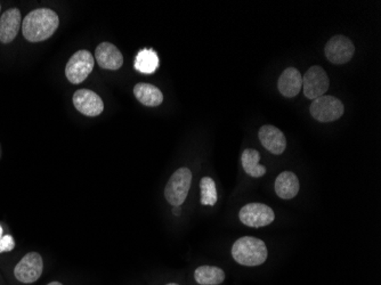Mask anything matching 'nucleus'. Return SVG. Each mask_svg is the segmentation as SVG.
<instances>
[{
  "mask_svg": "<svg viewBox=\"0 0 381 285\" xmlns=\"http://www.w3.org/2000/svg\"><path fill=\"white\" fill-rule=\"evenodd\" d=\"M60 19L54 10L38 8L28 14L22 23V32L28 41L40 43L55 34Z\"/></svg>",
  "mask_w": 381,
  "mask_h": 285,
  "instance_id": "nucleus-1",
  "label": "nucleus"
},
{
  "mask_svg": "<svg viewBox=\"0 0 381 285\" xmlns=\"http://www.w3.org/2000/svg\"><path fill=\"white\" fill-rule=\"evenodd\" d=\"M232 255L233 259L240 265L255 267L266 262L269 252L262 240L245 236L233 244Z\"/></svg>",
  "mask_w": 381,
  "mask_h": 285,
  "instance_id": "nucleus-2",
  "label": "nucleus"
},
{
  "mask_svg": "<svg viewBox=\"0 0 381 285\" xmlns=\"http://www.w3.org/2000/svg\"><path fill=\"white\" fill-rule=\"evenodd\" d=\"M192 182V173L187 168H181L170 177L165 189L167 201L173 207H181L185 202Z\"/></svg>",
  "mask_w": 381,
  "mask_h": 285,
  "instance_id": "nucleus-3",
  "label": "nucleus"
},
{
  "mask_svg": "<svg viewBox=\"0 0 381 285\" xmlns=\"http://www.w3.org/2000/svg\"><path fill=\"white\" fill-rule=\"evenodd\" d=\"M309 111L313 118L320 123H332L342 118L345 107L337 97L323 95L313 101Z\"/></svg>",
  "mask_w": 381,
  "mask_h": 285,
  "instance_id": "nucleus-4",
  "label": "nucleus"
},
{
  "mask_svg": "<svg viewBox=\"0 0 381 285\" xmlns=\"http://www.w3.org/2000/svg\"><path fill=\"white\" fill-rule=\"evenodd\" d=\"M94 59L88 50H79L73 54L65 67V74L70 83L78 85L87 79L94 69Z\"/></svg>",
  "mask_w": 381,
  "mask_h": 285,
  "instance_id": "nucleus-5",
  "label": "nucleus"
},
{
  "mask_svg": "<svg viewBox=\"0 0 381 285\" xmlns=\"http://www.w3.org/2000/svg\"><path fill=\"white\" fill-rule=\"evenodd\" d=\"M239 218L249 227H264L274 222L276 213L272 208L262 203H249L240 210Z\"/></svg>",
  "mask_w": 381,
  "mask_h": 285,
  "instance_id": "nucleus-6",
  "label": "nucleus"
},
{
  "mask_svg": "<svg viewBox=\"0 0 381 285\" xmlns=\"http://www.w3.org/2000/svg\"><path fill=\"white\" fill-rule=\"evenodd\" d=\"M330 80L321 67H311L305 73V76H302V88H304V94L309 100H316L318 97L323 96L329 89Z\"/></svg>",
  "mask_w": 381,
  "mask_h": 285,
  "instance_id": "nucleus-7",
  "label": "nucleus"
},
{
  "mask_svg": "<svg viewBox=\"0 0 381 285\" xmlns=\"http://www.w3.org/2000/svg\"><path fill=\"white\" fill-rule=\"evenodd\" d=\"M43 262L38 252H30L21 259L14 269V275L20 282L30 284L39 279L43 274Z\"/></svg>",
  "mask_w": 381,
  "mask_h": 285,
  "instance_id": "nucleus-8",
  "label": "nucleus"
},
{
  "mask_svg": "<svg viewBox=\"0 0 381 285\" xmlns=\"http://www.w3.org/2000/svg\"><path fill=\"white\" fill-rule=\"evenodd\" d=\"M325 53L331 63L337 65L346 64L354 56V43L347 36H335L325 45Z\"/></svg>",
  "mask_w": 381,
  "mask_h": 285,
  "instance_id": "nucleus-9",
  "label": "nucleus"
},
{
  "mask_svg": "<svg viewBox=\"0 0 381 285\" xmlns=\"http://www.w3.org/2000/svg\"><path fill=\"white\" fill-rule=\"evenodd\" d=\"M73 105L83 116H97L103 112V101L96 93L90 89L76 90L73 95Z\"/></svg>",
  "mask_w": 381,
  "mask_h": 285,
  "instance_id": "nucleus-10",
  "label": "nucleus"
},
{
  "mask_svg": "<svg viewBox=\"0 0 381 285\" xmlns=\"http://www.w3.org/2000/svg\"><path fill=\"white\" fill-rule=\"evenodd\" d=\"M95 60L101 67L106 70H119L123 67V54L113 43H102L95 50Z\"/></svg>",
  "mask_w": 381,
  "mask_h": 285,
  "instance_id": "nucleus-11",
  "label": "nucleus"
},
{
  "mask_svg": "<svg viewBox=\"0 0 381 285\" xmlns=\"http://www.w3.org/2000/svg\"><path fill=\"white\" fill-rule=\"evenodd\" d=\"M258 136L262 145L269 152L276 156H280L285 152V147H287L285 134L282 133L281 130L276 127L271 126V125L262 126L259 129Z\"/></svg>",
  "mask_w": 381,
  "mask_h": 285,
  "instance_id": "nucleus-12",
  "label": "nucleus"
},
{
  "mask_svg": "<svg viewBox=\"0 0 381 285\" xmlns=\"http://www.w3.org/2000/svg\"><path fill=\"white\" fill-rule=\"evenodd\" d=\"M21 12L17 8L6 10L0 17V41L10 43L17 38L21 28Z\"/></svg>",
  "mask_w": 381,
  "mask_h": 285,
  "instance_id": "nucleus-13",
  "label": "nucleus"
},
{
  "mask_svg": "<svg viewBox=\"0 0 381 285\" xmlns=\"http://www.w3.org/2000/svg\"><path fill=\"white\" fill-rule=\"evenodd\" d=\"M302 87V73L296 67H288L278 78V92L285 97H296L300 93Z\"/></svg>",
  "mask_w": 381,
  "mask_h": 285,
  "instance_id": "nucleus-14",
  "label": "nucleus"
},
{
  "mask_svg": "<svg viewBox=\"0 0 381 285\" xmlns=\"http://www.w3.org/2000/svg\"><path fill=\"white\" fill-rule=\"evenodd\" d=\"M276 192L283 200L294 199L299 192L298 177L291 171H283L276 180Z\"/></svg>",
  "mask_w": 381,
  "mask_h": 285,
  "instance_id": "nucleus-15",
  "label": "nucleus"
},
{
  "mask_svg": "<svg viewBox=\"0 0 381 285\" xmlns=\"http://www.w3.org/2000/svg\"><path fill=\"white\" fill-rule=\"evenodd\" d=\"M134 95L145 107H159L163 102V95L158 87L150 83H137L134 87Z\"/></svg>",
  "mask_w": 381,
  "mask_h": 285,
  "instance_id": "nucleus-16",
  "label": "nucleus"
},
{
  "mask_svg": "<svg viewBox=\"0 0 381 285\" xmlns=\"http://www.w3.org/2000/svg\"><path fill=\"white\" fill-rule=\"evenodd\" d=\"M194 279L200 285H219L225 279V273L219 267L201 266L196 269Z\"/></svg>",
  "mask_w": 381,
  "mask_h": 285,
  "instance_id": "nucleus-17",
  "label": "nucleus"
},
{
  "mask_svg": "<svg viewBox=\"0 0 381 285\" xmlns=\"http://www.w3.org/2000/svg\"><path fill=\"white\" fill-rule=\"evenodd\" d=\"M259 160H260V156H259L258 151L251 149L243 151L241 162H243V169L249 176L259 178L265 175L266 168L262 165H259Z\"/></svg>",
  "mask_w": 381,
  "mask_h": 285,
  "instance_id": "nucleus-18",
  "label": "nucleus"
},
{
  "mask_svg": "<svg viewBox=\"0 0 381 285\" xmlns=\"http://www.w3.org/2000/svg\"><path fill=\"white\" fill-rule=\"evenodd\" d=\"M158 67H159V59L154 50H143L137 54L135 69L139 72L151 74L156 72Z\"/></svg>",
  "mask_w": 381,
  "mask_h": 285,
  "instance_id": "nucleus-19",
  "label": "nucleus"
},
{
  "mask_svg": "<svg viewBox=\"0 0 381 285\" xmlns=\"http://www.w3.org/2000/svg\"><path fill=\"white\" fill-rule=\"evenodd\" d=\"M201 189V204L203 206H215L217 202V189L214 179L210 177H203L200 182Z\"/></svg>",
  "mask_w": 381,
  "mask_h": 285,
  "instance_id": "nucleus-20",
  "label": "nucleus"
},
{
  "mask_svg": "<svg viewBox=\"0 0 381 285\" xmlns=\"http://www.w3.org/2000/svg\"><path fill=\"white\" fill-rule=\"evenodd\" d=\"M14 248H15V241L13 236L5 235L0 239V253L12 251Z\"/></svg>",
  "mask_w": 381,
  "mask_h": 285,
  "instance_id": "nucleus-21",
  "label": "nucleus"
},
{
  "mask_svg": "<svg viewBox=\"0 0 381 285\" xmlns=\"http://www.w3.org/2000/svg\"><path fill=\"white\" fill-rule=\"evenodd\" d=\"M174 213H175L176 215H181V207H174Z\"/></svg>",
  "mask_w": 381,
  "mask_h": 285,
  "instance_id": "nucleus-22",
  "label": "nucleus"
},
{
  "mask_svg": "<svg viewBox=\"0 0 381 285\" xmlns=\"http://www.w3.org/2000/svg\"><path fill=\"white\" fill-rule=\"evenodd\" d=\"M47 285H63V284H62V283H60V282H52V283H50V284H47Z\"/></svg>",
  "mask_w": 381,
  "mask_h": 285,
  "instance_id": "nucleus-23",
  "label": "nucleus"
},
{
  "mask_svg": "<svg viewBox=\"0 0 381 285\" xmlns=\"http://www.w3.org/2000/svg\"><path fill=\"white\" fill-rule=\"evenodd\" d=\"M1 237H3V227L0 226V239H1Z\"/></svg>",
  "mask_w": 381,
  "mask_h": 285,
  "instance_id": "nucleus-24",
  "label": "nucleus"
},
{
  "mask_svg": "<svg viewBox=\"0 0 381 285\" xmlns=\"http://www.w3.org/2000/svg\"><path fill=\"white\" fill-rule=\"evenodd\" d=\"M167 285H178V284H176V283H169V284H167Z\"/></svg>",
  "mask_w": 381,
  "mask_h": 285,
  "instance_id": "nucleus-25",
  "label": "nucleus"
},
{
  "mask_svg": "<svg viewBox=\"0 0 381 285\" xmlns=\"http://www.w3.org/2000/svg\"><path fill=\"white\" fill-rule=\"evenodd\" d=\"M0 10H1V6H0Z\"/></svg>",
  "mask_w": 381,
  "mask_h": 285,
  "instance_id": "nucleus-26",
  "label": "nucleus"
}]
</instances>
